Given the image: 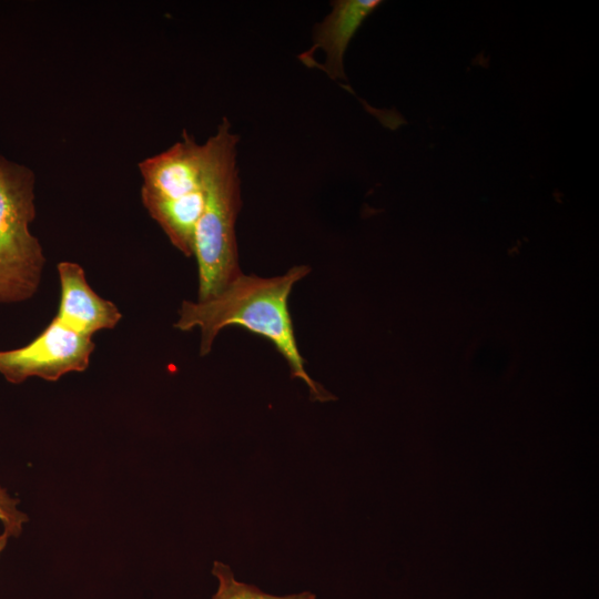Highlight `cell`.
<instances>
[{"mask_svg":"<svg viewBox=\"0 0 599 599\" xmlns=\"http://www.w3.org/2000/svg\"><path fill=\"white\" fill-rule=\"evenodd\" d=\"M308 273L306 265L293 266L284 275L267 278L241 273L212 298L183 301L174 327L181 331L200 328L202 356L211 352L214 338L224 327H243L275 347L286 361L291 376L307 385L312 400H333L335 397L305 369L288 309L293 286Z\"/></svg>","mask_w":599,"mask_h":599,"instance_id":"6da1fadb","label":"cell"},{"mask_svg":"<svg viewBox=\"0 0 599 599\" xmlns=\"http://www.w3.org/2000/svg\"><path fill=\"white\" fill-rule=\"evenodd\" d=\"M238 136L224 118L204 145L205 202L194 233L199 301L214 297L242 272L235 223L241 207Z\"/></svg>","mask_w":599,"mask_h":599,"instance_id":"7a4b0ae2","label":"cell"},{"mask_svg":"<svg viewBox=\"0 0 599 599\" xmlns=\"http://www.w3.org/2000/svg\"><path fill=\"white\" fill-rule=\"evenodd\" d=\"M34 173L0 154V303L31 298L44 255L29 225L35 216Z\"/></svg>","mask_w":599,"mask_h":599,"instance_id":"3957f363","label":"cell"},{"mask_svg":"<svg viewBox=\"0 0 599 599\" xmlns=\"http://www.w3.org/2000/svg\"><path fill=\"white\" fill-rule=\"evenodd\" d=\"M95 345L55 318L29 344L0 351V374L11 384L29 377L57 382L71 372H84Z\"/></svg>","mask_w":599,"mask_h":599,"instance_id":"277c9868","label":"cell"},{"mask_svg":"<svg viewBox=\"0 0 599 599\" xmlns=\"http://www.w3.org/2000/svg\"><path fill=\"white\" fill-rule=\"evenodd\" d=\"M204 145L183 131L165 151L138 163L141 197L174 201L204 190Z\"/></svg>","mask_w":599,"mask_h":599,"instance_id":"5b68a950","label":"cell"},{"mask_svg":"<svg viewBox=\"0 0 599 599\" xmlns=\"http://www.w3.org/2000/svg\"><path fill=\"white\" fill-rule=\"evenodd\" d=\"M380 4V0L333 1L332 11L314 28L312 48L298 59L308 68L322 69L333 80H346V49L365 19Z\"/></svg>","mask_w":599,"mask_h":599,"instance_id":"8992f818","label":"cell"},{"mask_svg":"<svg viewBox=\"0 0 599 599\" xmlns=\"http://www.w3.org/2000/svg\"><path fill=\"white\" fill-rule=\"evenodd\" d=\"M57 268L61 285V300L54 317L58 322L90 337L119 323L122 315L118 307L90 287L79 264L61 262Z\"/></svg>","mask_w":599,"mask_h":599,"instance_id":"52a82bcc","label":"cell"},{"mask_svg":"<svg viewBox=\"0 0 599 599\" xmlns=\"http://www.w3.org/2000/svg\"><path fill=\"white\" fill-rule=\"evenodd\" d=\"M141 199L170 242L185 256H193L195 227L205 202L204 190L174 201Z\"/></svg>","mask_w":599,"mask_h":599,"instance_id":"ba28073f","label":"cell"},{"mask_svg":"<svg viewBox=\"0 0 599 599\" xmlns=\"http://www.w3.org/2000/svg\"><path fill=\"white\" fill-rule=\"evenodd\" d=\"M212 573L217 579L212 599H316L309 591L282 597L263 592L255 586L236 580L230 566L221 561H214Z\"/></svg>","mask_w":599,"mask_h":599,"instance_id":"9c48e42d","label":"cell"},{"mask_svg":"<svg viewBox=\"0 0 599 599\" xmlns=\"http://www.w3.org/2000/svg\"><path fill=\"white\" fill-rule=\"evenodd\" d=\"M19 499L11 496L8 490L0 485V522L6 534L10 538H18L24 530L29 521L28 515L20 510Z\"/></svg>","mask_w":599,"mask_h":599,"instance_id":"30bf717a","label":"cell"},{"mask_svg":"<svg viewBox=\"0 0 599 599\" xmlns=\"http://www.w3.org/2000/svg\"><path fill=\"white\" fill-rule=\"evenodd\" d=\"M9 539H10L9 535L6 534L4 531L0 534V558L9 542Z\"/></svg>","mask_w":599,"mask_h":599,"instance_id":"8fae6325","label":"cell"}]
</instances>
